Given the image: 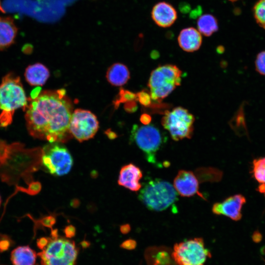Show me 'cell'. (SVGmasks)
Segmentation results:
<instances>
[{
	"instance_id": "cell-28",
	"label": "cell",
	"mask_w": 265,
	"mask_h": 265,
	"mask_svg": "<svg viewBox=\"0 0 265 265\" xmlns=\"http://www.w3.org/2000/svg\"><path fill=\"white\" fill-rule=\"evenodd\" d=\"M136 245V242L133 239H128L124 241L121 244V247L125 249H132Z\"/></svg>"
},
{
	"instance_id": "cell-31",
	"label": "cell",
	"mask_w": 265,
	"mask_h": 265,
	"mask_svg": "<svg viewBox=\"0 0 265 265\" xmlns=\"http://www.w3.org/2000/svg\"><path fill=\"white\" fill-rule=\"evenodd\" d=\"M41 92V88L39 87H38L36 88H35L34 90H32V91L31 93V97L30 98L31 99H33L35 98H36L40 93Z\"/></svg>"
},
{
	"instance_id": "cell-12",
	"label": "cell",
	"mask_w": 265,
	"mask_h": 265,
	"mask_svg": "<svg viewBox=\"0 0 265 265\" xmlns=\"http://www.w3.org/2000/svg\"><path fill=\"white\" fill-rule=\"evenodd\" d=\"M173 186L177 193L183 197H189L197 194L206 200L199 190V182L196 176L191 171L180 170L174 180Z\"/></svg>"
},
{
	"instance_id": "cell-27",
	"label": "cell",
	"mask_w": 265,
	"mask_h": 265,
	"mask_svg": "<svg viewBox=\"0 0 265 265\" xmlns=\"http://www.w3.org/2000/svg\"><path fill=\"white\" fill-rule=\"evenodd\" d=\"M64 234L67 238H71L76 234V228L72 225H69L64 229Z\"/></svg>"
},
{
	"instance_id": "cell-17",
	"label": "cell",
	"mask_w": 265,
	"mask_h": 265,
	"mask_svg": "<svg viewBox=\"0 0 265 265\" xmlns=\"http://www.w3.org/2000/svg\"><path fill=\"white\" fill-rule=\"evenodd\" d=\"M18 28L10 17L0 16V50H3L15 42Z\"/></svg>"
},
{
	"instance_id": "cell-33",
	"label": "cell",
	"mask_w": 265,
	"mask_h": 265,
	"mask_svg": "<svg viewBox=\"0 0 265 265\" xmlns=\"http://www.w3.org/2000/svg\"><path fill=\"white\" fill-rule=\"evenodd\" d=\"M0 11H2V12H3V10L2 9L1 6V5H0Z\"/></svg>"
},
{
	"instance_id": "cell-19",
	"label": "cell",
	"mask_w": 265,
	"mask_h": 265,
	"mask_svg": "<svg viewBox=\"0 0 265 265\" xmlns=\"http://www.w3.org/2000/svg\"><path fill=\"white\" fill-rule=\"evenodd\" d=\"M130 78V74L127 67L120 63H116L111 65L106 73L107 80L115 86L124 85Z\"/></svg>"
},
{
	"instance_id": "cell-34",
	"label": "cell",
	"mask_w": 265,
	"mask_h": 265,
	"mask_svg": "<svg viewBox=\"0 0 265 265\" xmlns=\"http://www.w3.org/2000/svg\"><path fill=\"white\" fill-rule=\"evenodd\" d=\"M1 197L0 196V204H1Z\"/></svg>"
},
{
	"instance_id": "cell-32",
	"label": "cell",
	"mask_w": 265,
	"mask_h": 265,
	"mask_svg": "<svg viewBox=\"0 0 265 265\" xmlns=\"http://www.w3.org/2000/svg\"><path fill=\"white\" fill-rule=\"evenodd\" d=\"M80 201L77 198H74L71 200L70 205L74 208H78L80 205Z\"/></svg>"
},
{
	"instance_id": "cell-26",
	"label": "cell",
	"mask_w": 265,
	"mask_h": 265,
	"mask_svg": "<svg viewBox=\"0 0 265 265\" xmlns=\"http://www.w3.org/2000/svg\"><path fill=\"white\" fill-rule=\"evenodd\" d=\"M56 219L54 216L52 215L47 216L44 217L40 220L41 223L45 227L48 228H52L53 226L55 224Z\"/></svg>"
},
{
	"instance_id": "cell-23",
	"label": "cell",
	"mask_w": 265,
	"mask_h": 265,
	"mask_svg": "<svg viewBox=\"0 0 265 265\" xmlns=\"http://www.w3.org/2000/svg\"><path fill=\"white\" fill-rule=\"evenodd\" d=\"M253 12L257 23L265 29V0H259L256 2Z\"/></svg>"
},
{
	"instance_id": "cell-18",
	"label": "cell",
	"mask_w": 265,
	"mask_h": 265,
	"mask_svg": "<svg viewBox=\"0 0 265 265\" xmlns=\"http://www.w3.org/2000/svg\"><path fill=\"white\" fill-rule=\"evenodd\" d=\"M49 76L50 72L48 69L40 63L28 66L25 72L26 80L32 86L43 85Z\"/></svg>"
},
{
	"instance_id": "cell-14",
	"label": "cell",
	"mask_w": 265,
	"mask_h": 265,
	"mask_svg": "<svg viewBox=\"0 0 265 265\" xmlns=\"http://www.w3.org/2000/svg\"><path fill=\"white\" fill-rule=\"evenodd\" d=\"M151 16L154 22L159 26L168 27L176 21L177 13L171 4L165 1H160L153 7Z\"/></svg>"
},
{
	"instance_id": "cell-29",
	"label": "cell",
	"mask_w": 265,
	"mask_h": 265,
	"mask_svg": "<svg viewBox=\"0 0 265 265\" xmlns=\"http://www.w3.org/2000/svg\"><path fill=\"white\" fill-rule=\"evenodd\" d=\"M140 121L144 125H148L151 121V117L147 114H143L141 116Z\"/></svg>"
},
{
	"instance_id": "cell-1",
	"label": "cell",
	"mask_w": 265,
	"mask_h": 265,
	"mask_svg": "<svg viewBox=\"0 0 265 265\" xmlns=\"http://www.w3.org/2000/svg\"><path fill=\"white\" fill-rule=\"evenodd\" d=\"M28 101L25 117L32 137L50 143L66 142L72 137L69 123L73 106L65 89L42 91Z\"/></svg>"
},
{
	"instance_id": "cell-4",
	"label": "cell",
	"mask_w": 265,
	"mask_h": 265,
	"mask_svg": "<svg viewBox=\"0 0 265 265\" xmlns=\"http://www.w3.org/2000/svg\"><path fill=\"white\" fill-rule=\"evenodd\" d=\"M51 236L37 254L41 265H74L78 256L75 242L58 238L57 229L52 230Z\"/></svg>"
},
{
	"instance_id": "cell-11",
	"label": "cell",
	"mask_w": 265,
	"mask_h": 265,
	"mask_svg": "<svg viewBox=\"0 0 265 265\" xmlns=\"http://www.w3.org/2000/svg\"><path fill=\"white\" fill-rule=\"evenodd\" d=\"M99 129L97 117L90 111L76 109L72 113L69 131L79 142L87 140L94 137Z\"/></svg>"
},
{
	"instance_id": "cell-3",
	"label": "cell",
	"mask_w": 265,
	"mask_h": 265,
	"mask_svg": "<svg viewBox=\"0 0 265 265\" xmlns=\"http://www.w3.org/2000/svg\"><path fill=\"white\" fill-rule=\"evenodd\" d=\"M28 99L19 77L9 73L2 79L0 84V127H5L12 121L16 110L22 108L25 111Z\"/></svg>"
},
{
	"instance_id": "cell-13",
	"label": "cell",
	"mask_w": 265,
	"mask_h": 265,
	"mask_svg": "<svg viewBox=\"0 0 265 265\" xmlns=\"http://www.w3.org/2000/svg\"><path fill=\"white\" fill-rule=\"evenodd\" d=\"M245 197L241 194L231 196L222 202L214 203L212 212L215 215H222L235 221L241 218V210L245 203Z\"/></svg>"
},
{
	"instance_id": "cell-2",
	"label": "cell",
	"mask_w": 265,
	"mask_h": 265,
	"mask_svg": "<svg viewBox=\"0 0 265 265\" xmlns=\"http://www.w3.org/2000/svg\"><path fill=\"white\" fill-rule=\"evenodd\" d=\"M42 149L26 148L20 142L7 144L0 140V179L19 190L22 180L27 186L28 194L35 195L40 192L41 185L34 182L32 174L37 171L42 163Z\"/></svg>"
},
{
	"instance_id": "cell-30",
	"label": "cell",
	"mask_w": 265,
	"mask_h": 265,
	"mask_svg": "<svg viewBox=\"0 0 265 265\" xmlns=\"http://www.w3.org/2000/svg\"><path fill=\"white\" fill-rule=\"evenodd\" d=\"M120 230L122 233L126 234L130 231L131 226L129 224H125L120 226Z\"/></svg>"
},
{
	"instance_id": "cell-25",
	"label": "cell",
	"mask_w": 265,
	"mask_h": 265,
	"mask_svg": "<svg viewBox=\"0 0 265 265\" xmlns=\"http://www.w3.org/2000/svg\"><path fill=\"white\" fill-rule=\"evenodd\" d=\"M137 100L141 104L144 106H148L151 103L150 94L147 92L142 91L136 94Z\"/></svg>"
},
{
	"instance_id": "cell-5",
	"label": "cell",
	"mask_w": 265,
	"mask_h": 265,
	"mask_svg": "<svg viewBox=\"0 0 265 265\" xmlns=\"http://www.w3.org/2000/svg\"><path fill=\"white\" fill-rule=\"evenodd\" d=\"M177 196V191L169 182L156 179L144 185L138 199L149 210L160 212L171 206L176 201Z\"/></svg>"
},
{
	"instance_id": "cell-15",
	"label": "cell",
	"mask_w": 265,
	"mask_h": 265,
	"mask_svg": "<svg viewBox=\"0 0 265 265\" xmlns=\"http://www.w3.org/2000/svg\"><path fill=\"white\" fill-rule=\"evenodd\" d=\"M142 177L141 169L135 165L130 163L123 166L118 179L119 185L133 191H137L142 187L140 180Z\"/></svg>"
},
{
	"instance_id": "cell-9",
	"label": "cell",
	"mask_w": 265,
	"mask_h": 265,
	"mask_svg": "<svg viewBox=\"0 0 265 265\" xmlns=\"http://www.w3.org/2000/svg\"><path fill=\"white\" fill-rule=\"evenodd\" d=\"M42 149V163L50 173L61 176L70 172L73 159L64 146L58 142H52Z\"/></svg>"
},
{
	"instance_id": "cell-7",
	"label": "cell",
	"mask_w": 265,
	"mask_h": 265,
	"mask_svg": "<svg viewBox=\"0 0 265 265\" xmlns=\"http://www.w3.org/2000/svg\"><path fill=\"white\" fill-rule=\"evenodd\" d=\"M131 141L135 143L145 154L150 163L157 162L156 154L164 141L160 130L153 125H134L131 135Z\"/></svg>"
},
{
	"instance_id": "cell-21",
	"label": "cell",
	"mask_w": 265,
	"mask_h": 265,
	"mask_svg": "<svg viewBox=\"0 0 265 265\" xmlns=\"http://www.w3.org/2000/svg\"><path fill=\"white\" fill-rule=\"evenodd\" d=\"M198 30L206 36H210L218 29L217 19L212 15L206 14L199 17L197 21Z\"/></svg>"
},
{
	"instance_id": "cell-6",
	"label": "cell",
	"mask_w": 265,
	"mask_h": 265,
	"mask_svg": "<svg viewBox=\"0 0 265 265\" xmlns=\"http://www.w3.org/2000/svg\"><path fill=\"white\" fill-rule=\"evenodd\" d=\"M182 71L176 66L166 64L160 66L151 73L148 87L151 99L161 101L181 85Z\"/></svg>"
},
{
	"instance_id": "cell-10",
	"label": "cell",
	"mask_w": 265,
	"mask_h": 265,
	"mask_svg": "<svg viewBox=\"0 0 265 265\" xmlns=\"http://www.w3.org/2000/svg\"><path fill=\"white\" fill-rule=\"evenodd\" d=\"M173 257L178 265H204L211 257L201 238H194L176 243Z\"/></svg>"
},
{
	"instance_id": "cell-24",
	"label": "cell",
	"mask_w": 265,
	"mask_h": 265,
	"mask_svg": "<svg viewBox=\"0 0 265 265\" xmlns=\"http://www.w3.org/2000/svg\"><path fill=\"white\" fill-rule=\"evenodd\" d=\"M256 70L262 75H265V51L260 53L255 61Z\"/></svg>"
},
{
	"instance_id": "cell-20",
	"label": "cell",
	"mask_w": 265,
	"mask_h": 265,
	"mask_svg": "<svg viewBox=\"0 0 265 265\" xmlns=\"http://www.w3.org/2000/svg\"><path fill=\"white\" fill-rule=\"evenodd\" d=\"M36 252L28 246H19L11 254L13 265H38Z\"/></svg>"
},
{
	"instance_id": "cell-16",
	"label": "cell",
	"mask_w": 265,
	"mask_h": 265,
	"mask_svg": "<svg viewBox=\"0 0 265 265\" xmlns=\"http://www.w3.org/2000/svg\"><path fill=\"white\" fill-rule=\"evenodd\" d=\"M178 44L181 48L187 52L197 51L201 46L202 37L201 34L192 27L183 29L178 37Z\"/></svg>"
},
{
	"instance_id": "cell-22",
	"label": "cell",
	"mask_w": 265,
	"mask_h": 265,
	"mask_svg": "<svg viewBox=\"0 0 265 265\" xmlns=\"http://www.w3.org/2000/svg\"><path fill=\"white\" fill-rule=\"evenodd\" d=\"M253 172L257 181L265 184V158H260L253 161Z\"/></svg>"
},
{
	"instance_id": "cell-8",
	"label": "cell",
	"mask_w": 265,
	"mask_h": 265,
	"mask_svg": "<svg viewBox=\"0 0 265 265\" xmlns=\"http://www.w3.org/2000/svg\"><path fill=\"white\" fill-rule=\"evenodd\" d=\"M194 120V116L187 109L178 106L166 111L161 121L172 138L179 141L192 137Z\"/></svg>"
},
{
	"instance_id": "cell-35",
	"label": "cell",
	"mask_w": 265,
	"mask_h": 265,
	"mask_svg": "<svg viewBox=\"0 0 265 265\" xmlns=\"http://www.w3.org/2000/svg\"><path fill=\"white\" fill-rule=\"evenodd\" d=\"M231 0V1H235V0Z\"/></svg>"
}]
</instances>
